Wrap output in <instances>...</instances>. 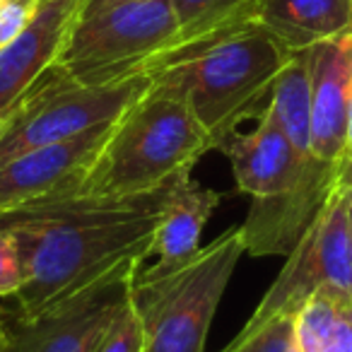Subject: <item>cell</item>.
Returning <instances> with one entry per match:
<instances>
[{
	"label": "cell",
	"instance_id": "obj_1",
	"mask_svg": "<svg viewBox=\"0 0 352 352\" xmlns=\"http://www.w3.org/2000/svg\"><path fill=\"white\" fill-rule=\"evenodd\" d=\"M179 184V182H176ZM176 184L140 196H58L0 215L25 265L8 309L36 316L109 283L128 280L152 256V239Z\"/></svg>",
	"mask_w": 352,
	"mask_h": 352
},
{
	"label": "cell",
	"instance_id": "obj_9",
	"mask_svg": "<svg viewBox=\"0 0 352 352\" xmlns=\"http://www.w3.org/2000/svg\"><path fill=\"white\" fill-rule=\"evenodd\" d=\"M340 186V164L316 160L304 169L287 191L268 198H254L246 220L239 225L244 254L285 256L287 258L309 232L333 191Z\"/></svg>",
	"mask_w": 352,
	"mask_h": 352
},
{
	"label": "cell",
	"instance_id": "obj_16",
	"mask_svg": "<svg viewBox=\"0 0 352 352\" xmlns=\"http://www.w3.org/2000/svg\"><path fill=\"white\" fill-rule=\"evenodd\" d=\"M299 352H352V294L323 285L297 311Z\"/></svg>",
	"mask_w": 352,
	"mask_h": 352
},
{
	"label": "cell",
	"instance_id": "obj_6",
	"mask_svg": "<svg viewBox=\"0 0 352 352\" xmlns=\"http://www.w3.org/2000/svg\"><path fill=\"white\" fill-rule=\"evenodd\" d=\"M150 85L152 73L85 85L54 63L0 116V162L116 121Z\"/></svg>",
	"mask_w": 352,
	"mask_h": 352
},
{
	"label": "cell",
	"instance_id": "obj_3",
	"mask_svg": "<svg viewBox=\"0 0 352 352\" xmlns=\"http://www.w3.org/2000/svg\"><path fill=\"white\" fill-rule=\"evenodd\" d=\"M210 150V138L186 99L152 75V85L113 121L87 174L65 196L121 198L160 191L191 176Z\"/></svg>",
	"mask_w": 352,
	"mask_h": 352
},
{
	"label": "cell",
	"instance_id": "obj_2",
	"mask_svg": "<svg viewBox=\"0 0 352 352\" xmlns=\"http://www.w3.org/2000/svg\"><path fill=\"white\" fill-rule=\"evenodd\" d=\"M294 54L263 27L246 22L169 51L152 75L186 99L217 150L239 123L261 116L275 78Z\"/></svg>",
	"mask_w": 352,
	"mask_h": 352
},
{
	"label": "cell",
	"instance_id": "obj_21",
	"mask_svg": "<svg viewBox=\"0 0 352 352\" xmlns=\"http://www.w3.org/2000/svg\"><path fill=\"white\" fill-rule=\"evenodd\" d=\"M25 265L12 236L0 227V302L12 299L25 285Z\"/></svg>",
	"mask_w": 352,
	"mask_h": 352
},
{
	"label": "cell",
	"instance_id": "obj_24",
	"mask_svg": "<svg viewBox=\"0 0 352 352\" xmlns=\"http://www.w3.org/2000/svg\"><path fill=\"white\" fill-rule=\"evenodd\" d=\"M342 162H352V94H350V109H347V142H345V157Z\"/></svg>",
	"mask_w": 352,
	"mask_h": 352
},
{
	"label": "cell",
	"instance_id": "obj_13",
	"mask_svg": "<svg viewBox=\"0 0 352 352\" xmlns=\"http://www.w3.org/2000/svg\"><path fill=\"white\" fill-rule=\"evenodd\" d=\"M80 0H39L27 27L0 49V116L56 63Z\"/></svg>",
	"mask_w": 352,
	"mask_h": 352
},
{
	"label": "cell",
	"instance_id": "obj_11",
	"mask_svg": "<svg viewBox=\"0 0 352 352\" xmlns=\"http://www.w3.org/2000/svg\"><path fill=\"white\" fill-rule=\"evenodd\" d=\"M309 85L311 152L321 162L342 164L352 94V34L309 49Z\"/></svg>",
	"mask_w": 352,
	"mask_h": 352
},
{
	"label": "cell",
	"instance_id": "obj_10",
	"mask_svg": "<svg viewBox=\"0 0 352 352\" xmlns=\"http://www.w3.org/2000/svg\"><path fill=\"white\" fill-rule=\"evenodd\" d=\"M111 126L113 121L102 123L68 140L0 162V215L73 191L92 166Z\"/></svg>",
	"mask_w": 352,
	"mask_h": 352
},
{
	"label": "cell",
	"instance_id": "obj_19",
	"mask_svg": "<svg viewBox=\"0 0 352 352\" xmlns=\"http://www.w3.org/2000/svg\"><path fill=\"white\" fill-rule=\"evenodd\" d=\"M225 352H299L297 314H280L249 331H239Z\"/></svg>",
	"mask_w": 352,
	"mask_h": 352
},
{
	"label": "cell",
	"instance_id": "obj_25",
	"mask_svg": "<svg viewBox=\"0 0 352 352\" xmlns=\"http://www.w3.org/2000/svg\"><path fill=\"white\" fill-rule=\"evenodd\" d=\"M340 186L352 188V162H342L340 164Z\"/></svg>",
	"mask_w": 352,
	"mask_h": 352
},
{
	"label": "cell",
	"instance_id": "obj_14",
	"mask_svg": "<svg viewBox=\"0 0 352 352\" xmlns=\"http://www.w3.org/2000/svg\"><path fill=\"white\" fill-rule=\"evenodd\" d=\"M254 22L287 49L309 51L352 34V0H256Z\"/></svg>",
	"mask_w": 352,
	"mask_h": 352
},
{
	"label": "cell",
	"instance_id": "obj_17",
	"mask_svg": "<svg viewBox=\"0 0 352 352\" xmlns=\"http://www.w3.org/2000/svg\"><path fill=\"white\" fill-rule=\"evenodd\" d=\"M278 126L287 135L299 157H314L311 152V85H309V51H297L287 60L270 87L265 104Z\"/></svg>",
	"mask_w": 352,
	"mask_h": 352
},
{
	"label": "cell",
	"instance_id": "obj_12",
	"mask_svg": "<svg viewBox=\"0 0 352 352\" xmlns=\"http://www.w3.org/2000/svg\"><path fill=\"white\" fill-rule=\"evenodd\" d=\"M232 162L236 188L251 198H268L299 182L316 157H299L289 145L287 135L268 109L256 118V128L249 133H232L217 147Z\"/></svg>",
	"mask_w": 352,
	"mask_h": 352
},
{
	"label": "cell",
	"instance_id": "obj_5",
	"mask_svg": "<svg viewBox=\"0 0 352 352\" xmlns=\"http://www.w3.org/2000/svg\"><path fill=\"white\" fill-rule=\"evenodd\" d=\"M179 25L169 0L123 3L75 17L56 65L85 85L116 82L152 73L176 46Z\"/></svg>",
	"mask_w": 352,
	"mask_h": 352
},
{
	"label": "cell",
	"instance_id": "obj_26",
	"mask_svg": "<svg viewBox=\"0 0 352 352\" xmlns=\"http://www.w3.org/2000/svg\"><path fill=\"white\" fill-rule=\"evenodd\" d=\"M345 196H347V217H350V236H352V188H345Z\"/></svg>",
	"mask_w": 352,
	"mask_h": 352
},
{
	"label": "cell",
	"instance_id": "obj_20",
	"mask_svg": "<svg viewBox=\"0 0 352 352\" xmlns=\"http://www.w3.org/2000/svg\"><path fill=\"white\" fill-rule=\"evenodd\" d=\"M142 347H145V336H142L140 318L131 307V299H126V307L121 309L118 318L94 352H142Z\"/></svg>",
	"mask_w": 352,
	"mask_h": 352
},
{
	"label": "cell",
	"instance_id": "obj_23",
	"mask_svg": "<svg viewBox=\"0 0 352 352\" xmlns=\"http://www.w3.org/2000/svg\"><path fill=\"white\" fill-rule=\"evenodd\" d=\"M123 3H138V0H80L78 17L94 15V12L107 10V8H113V6H123Z\"/></svg>",
	"mask_w": 352,
	"mask_h": 352
},
{
	"label": "cell",
	"instance_id": "obj_4",
	"mask_svg": "<svg viewBox=\"0 0 352 352\" xmlns=\"http://www.w3.org/2000/svg\"><path fill=\"white\" fill-rule=\"evenodd\" d=\"M244 256L239 225L182 261L140 263L128 299L140 318L142 352H203L230 278Z\"/></svg>",
	"mask_w": 352,
	"mask_h": 352
},
{
	"label": "cell",
	"instance_id": "obj_8",
	"mask_svg": "<svg viewBox=\"0 0 352 352\" xmlns=\"http://www.w3.org/2000/svg\"><path fill=\"white\" fill-rule=\"evenodd\" d=\"M128 299V280L109 283L36 316L0 307V352H94Z\"/></svg>",
	"mask_w": 352,
	"mask_h": 352
},
{
	"label": "cell",
	"instance_id": "obj_22",
	"mask_svg": "<svg viewBox=\"0 0 352 352\" xmlns=\"http://www.w3.org/2000/svg\"><path fill=\"white\" fill-rule=\"evenodd\" d=\"M39 0H0V49H6L32 20Z\"/></svg>",
	"mask_w": 352,
	"mask_h": 352
},
{
	"label": "cell",
	"instance_id": "obj_18",
	"mask_svg": "<svg viewBox=\"0 0 352 352\" xmlns=\"http://www.w3.org/2000/svg\"><path fill=\"white\" fill-rule=\"evenodd\" d=\"M169 3L179 25V39L174 49L254 22L256 10V0H169Z\"/></svg>",
	"mask_w": 352,
	"mask_h": 352
},
{
	"label": "cell",
	"instance_id": "obj_7",
	"mask_svg": "<svg viewBox=\"0 0 352 352\" xmlns=\"http://www.w3.org/2000/svg\"><path fill=\"white\" fill-rule=\"evenodd\" d=\"M323 285L352 294V236L345 188L338 186L241 331L299 307Z\"/></svg>",
	"mask_w": 352,
	"mask_h": 352
},
{
	"label": "cell",
	"instance_id": "obj_15",
	"mask_svg": "<svg viewBox=\"0 0 352 352\" xmlns=\"http://www.w3.org/2000/svg\"><path fill=\"white\" fill-rule=\"evenodd\" d=\"M222 203V193L198 186L191 176H184L169 196L162 220L152 239V256L157 261H182L201 249V236L215 208Z\"/></svg>",
	"mask_w": 352,
	"mask_h": 352
}]
</instances>
